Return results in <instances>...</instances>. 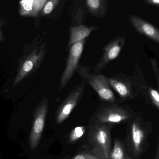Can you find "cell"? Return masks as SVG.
Segmentation results:
<instances>
[{
    "label": "cell",
    "mask_w": 159,
    "mask_h": 159,
    "mask_svg": "<svg viewBox=\"0 0 159 159\" xmlns=\"http://www.w3.org/2000/svg\"><path fill=\"white\" fill-rule=\"evenodd\" d=\"M88 136L92 148L89 153L101 159H111V137L108 127L101 124H93Z\"/></svg>",
    "instance_id": "6da1fadb"
},
{
    "label": "cell",
    "mask_w": 159,
    "mask_h": 159,
    "mask_svg": "<svg viewBox=\"0 0 159 159\" xmlns=\"http://www.w3.org/2000/svg\"><path fill=\"white\" fill-rule=\"evenodd\" d=\"M83 81L87 82L97 93L100 99L105 101L114 102L116 97L111 88L107 78L104 75L90 73L87 68L81 67L78 71Z\"/></svg>",
    "instance_id": "7a4b0ae2"
},
{
    "label": "cell",
    "mask_w": 159,
    "mask_h": 159,
    "mask_svg": "<svg viewBox=\"0 0 159 159\" xmlns=\"http://www.w3.org/2000/svg\"><path fill=\"white\" fill-rule=\"evenodd\" d=\"M46 42L34 49L23 61L19 72L14 81L16 85L29 75L36 71L42 64L47 51Z\"/></svg>",
    "instance_id": "3957f363"
},
{
    "label": "cell",
    "mask_w": 159,
    "mask_h": 159,
    "mask_svg": "<svg viewBox=\"0 0 159 159\" xmlns=\"http://www.w3.org/2000/svg\"><path fill=\"white\" fill-rule=\"evenodd\" d=\"M85 43V39H84L75 43L70 47L68 60L61 77L60 90H62L66 87L78 69Z\"/></svg>",
    "instance_id": "277c9868"
},
{
    "label": "cell",
    "mask_w": 159,
    "mask_h": 159,
    "mask_svg": "<svg viewBox=\"0 0 159 159\" xmlns=\"http://www.w3.org/2000/svg\"><path fill=\"white\" fill-rule=\"evenodd\" d=\"M85 87V82L82 80L68 94L57 111L56 115L57 124L62 123L69 117L81 99Z\"/></svg>",
    "instance_id": "5b68a950"
},
{
    "label": "cell",
    "mask_w": 159,
    "mask_h": 159,
    "mask_svg": "<svg viewBox=\"0 0 159 159\" xmlns=\"http://www.w3.org/2000/svg\"><path fill=\"white\" fill-rule=\"evenodd\" d=\"M48 109V101L44 98L37 107L33 125L29 138L30 146L32 149L36 148L43 133Z\"/></svg>",
    "instance_id": "8992f818"
},
{
    "label": "cell",
    "mask_w": 159,
    "mask_h": 159,
    "mask_svg": "<svg viewBox=\"0 0 159 159\" xmlns=\"http://www.w3.org/2000/svg\"><path fill=\"white\" fill-rule=\"evenodd\" d=\"M125 43L124 36H118L110 41L103 49L102 58L93 67L95 71L104 69L107 64L116 59L120 54Z\"/></svg>",
    "instance_id": "52a82bcc"
},
{
    "label": "cell",
    "mask_w": 159,
    "mask_h": 159,
    "mask_svg": "<svg viewBox=\"0 0 159 159\" xmlns=\"http://www.w3.org/2000/svg\"><path fill=\"white\" fill-rule=\"evenodd\" d=\"M146 138L145 129L139 119H135L131 125L129 140L130 150L134 156L137 157L143 152Z\"/></svg>",
    "instance_id": "ba28073f"
},
{
    "label": "cell",
    "mask_w": 159,
    "mask_h": 159,
    "mask_svg": "<svg viewBox=\"0 0 159 159\" xmlns=\"http://www.w3.org/2000/svg\"><path fill=\"white\" fill-rule=\"evenodd\" d=\"M131 116L128 111L117 106L103 107L97 114V119L101 124L119 123L129 119Z\"/></svg>",
    "instance_id": "9c48e42d"
},
{
    "label": "cell",
    "mask_w": 159,
    "mask_h": 159,
    "mask_svg": "<svg viewBox=\"0 0 159 159\" xmlns=\"http://www.w3.org/2000/svg\"><path fill=\"white\" fill-rule=\"evenodd\" d=\"M129 20L138 33L159 43V30L157 27L137 16H130Z\"/></svg>",
    "instance_id": "30bf717a"
},
{
    "label": "cell",
    "mask_w": 159,
    "mask_h": 159,
    "mask_svg": "<svg viewBox=\"0 0 159 159\" xmlns=\"http://www.w3.org/2000/svg\"><path fill=\"white\" fill-rule=\"evenodd\" d=\"M98 28L97 26L87 27L83 25H76L74 27H71L70 29V40L68 47H70L75 43L82 41L88 37L93 31Z\"/></svg>",
    "instance_id": "8fae6325"
},
{
    "label": "cell",
    "mask_w": 159,
    "mask_h": 159,
    "mask_svg": "<svg viewBox=\"0 0 159 159\" xmlns=\"http://www.w3.org/2000/svg\"><path fill=\"white\" fill-rule=\"evenodd\" d=\"M47 1V0L21 1L20 14L22 16H37L43 9Z\"/></svg>",
    "instance_id": "7c38bea8"
},
{
    "label": "cell",
    "mask_w": 159,
    "mask_h": 159,
    "mask_svg": "<svg viewBox=\"0 0 159 159\" xmlns=\"http://www.w3.org/2000/svg\"><path fill=\"white\" fill-rule=\"evenodd\" d=\"M107 78L110 87L118 93L121 98L127 99L131 96V88L128 82L117 77H110Z\"/></svg>",
    "instance_id": "4fadbf2b"
},
{
    "label": "cell",
    "mask_w": 159,
    "mask_h": 159,
    "mask_svg": "<svg viewBox=\"0 0 159 159\" xmlns=\"http://www.w3.org/2000/svg\"><path fill=\"white\" fill-rule=\"evenodd\" d=\"M90 12L95 16L102 15L105 13V1L102 0H87L85 1Z\"/></svg>",
    "instance_id": "5bb4252c"
},
{
    "label": "cell",
    "mask_w": 159,
    "mask_h": 159,
    "mask_svg": "<svg viewBox=\"0 0 159 159\" xmlns=\"http://www.w3.org/2000/svg\"><path fill=\"white\" fill-rule=\"evenodd\" d=\"M111 159H129L130 157L126 155L124 147L122 143L116 140L114 143L113 150L110 155Z\"/></svg>",
    "instance_id": "9a60e30c"
},
{
    "label": "cell",
    "mask_w": 159,
    "mask_h": 159,
    "mask_svg": "<svg viewBox=\"0 0 159 159\" xmlns=\"http://www.w3.org/2000/svg\"><path fill=\"white\" fill-rule=\"evenodd\" d=\"M86 131V129L83 126L77 127L75 128L70 134L69 141L70 143H73L79 140L83 136Z\"/></svg>",
    "instance_id": "2e32d148"
},
{
    "label": "cell",
    "mask_w": 159,
    "mask_h": 159,
    "mask_svg": "<svg viewBox=\"0 0 159 159\" xmlns=\"http://www.w3.org/2000/svg\"><path fill=\"white\" fill-rule=\"evenodd\" d=\"M59 2V0H48L47 1L42 9V14L43 15H49L55 9Z\"/></svg>",
    "instance_id": "e0dca14e"
},
{
    "label": "cell",
    "mask_w": 159,
    "mask_h": 159,
    "mask_svg": "<svg viewBox=\"0 0 159 159\" xmlns=\"http://www.w3.org/2000/svg\"><path fill=\"white\" fill-rule=\"evenodd\" d=\"M149 94L153 103L159 110V92L154 89L150 88L149 89Z\"/></svg>",
    "instance_id": "ac0fdd59"
},
{
    "label": "cell",
    "mask_w": 159,
    "mask_h": 159,
    "mask_svg": "<svg viewBox=\"0 0 159 159\" xmlns=\"http://www.w3.org/2000/svg\"><path fill=\"white\" fill-rule=\"evenodd\" d=\"M72 159H101L89 153H82L75 156Z\"/></svg>",
    "instance_id": "d6986e66"
},
{
    "label": "cell",
    "mask_w": 159,
    "mask_h": 159,
    "mask_svg": "<svg viewBox=\"0 0 159 159\" xmlns=\"http://www.w3.org/2000/svg\"><path fill=\"white\" fill-rule=\"evenodd\" d=\"M145 2L148 4L159 6V0H147Z\"/></svg>",
    "instance_id": "ffe728a7"
},
{
    "label": "cell",
    "mask_w": 159,
    "mask_h": 159,
    "mask_svg": "<svg viewBox=\"0 0 159 159\" xmlns=\"http://www.w3.org/2000/svg\"><path fill=\"white\" fill-rule=\"evenodd\" d=\"M154 74H155V76H156V79H157L159 92V70H155V71H154Z\"/></svg>",
    "instance_id": "44dd1931"
},
{
    "label": "cell",
    "mask_w": 159,
    "mask_h": 159,
    "mask_svg": "<svg viewBox=\"0 0 159 159\" xmlns=\"http://www.w3.org/2000/svg\"><path fill=\"white\" fill-rule=\"evenodd\" d=\"M159 159V135L158 138V143L157 148V154H156V159Z\"/></svg>",
    "instance_id": "7402d4cb"
},
{
    "label": "cell",
    "mask_w": 159,
    "mask_h": 159,
    "mask_svg": "<svg viewBox=\"0 0 159 159\" xmlns=\"http://www.w3.org/2000/svg\"><path fill=\"white\" fill-rule=\"evenodd\" d=\"M129 159H133V158H132L130 157V158H129Z\"/></svg>",
    "instance_id": "603a6c76"
}]
</instances>
